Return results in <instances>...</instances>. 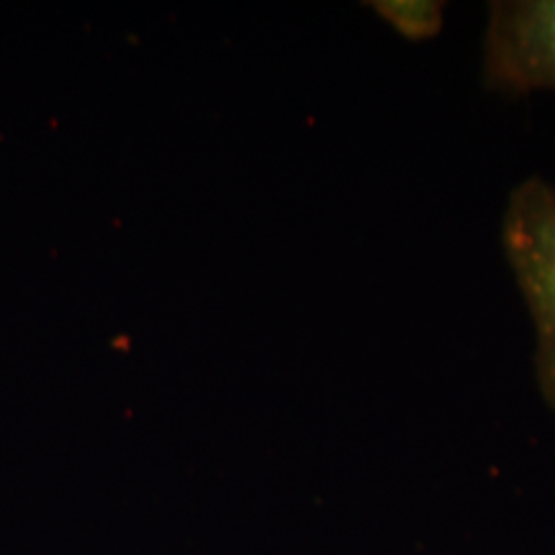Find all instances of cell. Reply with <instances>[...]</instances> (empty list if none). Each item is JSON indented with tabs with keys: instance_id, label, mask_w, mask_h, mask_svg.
<instances>
[{
	"instance_id": "cell-1",
	"label": "cell",
	"mask_w": 555,
	"mask_h": 555,
	"mask_svg": "<svg viewBox=\"0 0 555 555\" xmlns=\"http://www.w3.org/2000/svg\"><path fill=\"white\" fill-rule=\"evenodd\" d=\"M502 249L535 327L539 391L555 412V185L529 178L506 199Z\"/></svg>"
},
{
	"instance_id": "cell-2",
	"label": "cell",
	"mask_w": 555,
	"mask_h": 555,
	"mask_svg": "<svg viewBox=\"0 0 555 555\" xmlns=\"http://www.w3.org/2000/svg\"><path fill=\"white\" fill-rule=\"evenodd\" d=\"M483 75L504 93L555 91V0L490 4Z\"/></svg>"
},
{
	"instance_id": "cell-3",
	"label": "cell",
	"mask_w": 555,
	"mask_h": 555,
	"mask_svg": "<svg viewBox=\"0 0 555 555\" xmlns=\"http://www.w3.org/2000/svg\"><path fill=\"white\" fill-rule=\"evenodd\" d=\"M373 11L408 41L435 40L444 27L447 2L440 0H375Z\"/></svg>"
}]
</instances>
